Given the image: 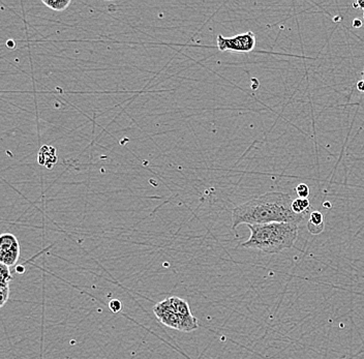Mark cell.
I'll use <instances>...</instances> for the list:
<instances>
[{"label":"cell","instance_id":"5b68a950","mask_svg":"<svg viewBox=\"0 0 364 359\" xmlns=\"http://www.w3.org/2000/svg\"><path fill=\"white\" fill-rule=\"evenodd\" d=\"M20 257V245L17 237L11 233L0 236V263L8 267L17 264Z\"/></svg>","mask_w":364,"mask_h":359},{"label":"cell","instance_id":"7c38bea8","mask_svg":"<svg viewBox=\"0 0 364 359\" xmlns=\"http://www.w3.org/2000/svg\"><path fill=\"white\" fill-rule=\"evenodd\" d=\"M296 194H297L298 198H301V199H307V198L309 196V194H311V191H309V186H306V183H300V185H298L297 188H296Z\"/></svg>","mask_w":364,"mask_h":359},{"label":"cell","instance_id":"3957f363","mask_svg":"<svg viewBox=\"0 0 364 359\" xmlns=\"http://www.w3.org/2000/svg\"><path fill=\"white\" fill-rule=\"evenodd\" d=\"M154 313L161 323L176 331L190 333L199 327L190 304L179 297H169L159 302L154 306Z\"/></svg>","mask_w":364,"mask_h":359},{"label":"cell","instance_id":"30bf717a","mask_svg":"<svg viewBox=\"0 0 364 359\" xmlns=\"http://www.w3.org/2000/svg\"><path fill=\"white\" fill-rule=\"evenodd\" d=\"M11 279H13V277L11 274L10 267L0 263V283L10 284Z\"/></svg>","mask_w":364,"mask_h":359},{"label":"cell","instance_id":"9a60e30c","mask_svg":"<svg viewBox=\"0 0 364 359\" xmlns=\"http://www.w3.org/2000/svg\"><path fill=\"white\" fill-rule=\"evenodd\" d=\"M354 6H358V8L363 9L364 11V0H360V1L357 2V4H354Z\"/></svg>","mask_w":364,"mask_h":359},{"label":"cell","instance_id":"5bb4252c","mask_svg":"<svg viewBox=\"0 0 364 359\" xmlns=\"http://www.w3.org/2000/svg\"><path fill=\"white\" fill-rule=\"evenodd\" d=\"M357 90H358L359 92H364V81L363 80L359 81L358 83H357Z\"/></svg>","mask_w":364,"mask_h":359},{"label":"cell","instance_id":"52a82bcc","mask_svg":"<svg viewBox=\"0 0 364 359\" xmlns=\"http://www.w3.org/2000/svg\"><path fill=\"white\" fill-rule=\"evenodd\" d=\"M307 228L311 234H320L324 229V218L320 211H314L309 215Z\"/></svg>","mask_w":364,"mask_h":359},{"label":"cell","instance_id":"ba28073f","mask_svg":"<svg viewBox=\"0 0 364 359\" xmlns=\"http://www.w3.org/2000/svg\"><path fill=\"white\" fill-rule=\"evenodd\" d=\"M43 4L55 12H63L70 6V0H42Z\"/></svg>","mask_w":364,"mask_h":359},{"label":"cell","instance_id":"277c9868","mask_svg":"<svg viewBox=\"0 0 364 359\" xmlns=\"http://www.w3.org/2000/svg\"><path fill=\"white\" fill-rule=\"evenodd\" d=\"M257 38L252 31L240 33L233 38H225L218 36V48L222 52H238V53H250L255 49Z\"/></svg>","mask_w":364,"mask_h":359},{"label":"cell","instance_id":"9c48e42d","mask_svg":"<svg viewBox=\"0 0 364 359\" xmlns=\"http://www.w3.org/2000/svg\"><path fill=\"white\" fill-rule=\"evenodd\" d=\"M309 208H311V202L309 199L298 198L293 200L292 209L297 215H306Z\"/></svg>","mask_w":364,"mask_h":359},{"label":"cell","instance_id":"4fadbf2b","mask_svg":"<svg viewBox=\"0 0 364 359\" xmlns=\"http://www.w3.org/2000/svg\"><path fill=\"white\" fill-rule=\"evenodd\" d=\"M109 306H110L111 310L113 311L114 313L119 312L122 310V302L118 301V299H112L110 302H109Z\"/></svg>","mask_w":364,"mask_h":359},{"label":"cell","instance_id":"8992f818","mask_svg":"<svg viewBox=\"0 0 364 359\" xmlns=\"http://www.w3.org/2000/svg\"><path fill=\"white\" fill-rule=\"evenodd\" d=\"M38 162L40 165L45 166L47 169H52L57 163L56 149L48 145L41 147Z\"/></svg>","mask_w":364,"mask_h":359},{"label":"cell","instance_id":"8fae6325","mask_svg":"<svg viewBox=\"0 0 364 359\" xmlns=\"http://www.w3.org/2000/svg\"><path fill=\"white\" fill-rule=\"evenodd\" d=\"M10 297V284L0 283V306H4Z\"/></svg>","mask_w":364,"mask_h":359},{"label":"cell","instance_id":"6da1fadb","mask_svg":"<svg viewBox=\"0 0 364 359\" xmlns=\"http://www.w3.org/2000/svg\"><path fill=\"white\" fill-rule=\"evenodd\" d=\"M293 200L283 192H267L256 199L241 204L232 211V228L241 224L263 225L270 223H295L299 225L304 215L292 209Z\"/></svg>","mask_w":364,"mask_h":359},{"label":"cell","instance_id":"e0dca14e","mask_svg":"<svg viewBox=\"0 0 364 359\" xmlns=\"http://www.w3.org/2000/svg\"><path fill=\"white\" fill-rule=\"evenodd\" d=\"M363 80L364 81V69H363Z\"/></svg>","mask_w":364,"mask_h":359},{"label":"cell","instance_id":"ac0fdd59","mask_svg":"<svg viewBox=\"0 0 364 359\" xmlns=\"http://www.w3.org/2000/svg\"><path fill=\"white\" fill-rule=\"evenodd\" d=\"M363 17H364V13H363Z\"/></svg>","mask_w":364,"mask_h":359},{"label":"cell","instance_id":"7a4b0ae2","mask_svg":"<svg viewBox=\"0 0 364 359\" xmlns=\"http://www.w3.org/2000/svg\"><path fill=\"white\" fill-rule=\"evenodd\" d=\"M250 236L242 247L259 250L266 254H277L294 245L298 236V224L295 223H270L263 225H247Z\"/></svg>","mask_w":364,"mask_h":359},{"label":"cell","instance_id":"2e32d148","mask_svg":"<svg viewBox=\"0 0 364 359\" xmlns=\"http://www.w3.org/2000/svg\"><path fill=\"white\" fill-rule=\"evenodd\" d=\"M353 24H354V27H361V21H359V20H354Z\"/></svg>","mask_w":364,"mask_h":359}]
</instances>
